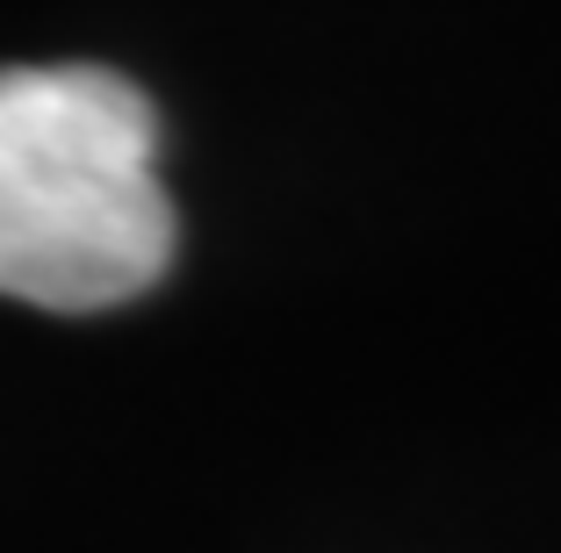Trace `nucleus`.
I'll return each instance as SVG.
<instances>
[{"label":"nucleus","instance_id":"f257e3e1","mask_svg":"<svg viewBox=\"0 0 561 553\" xmlns=\"http://www.w3.org/2000/svg\"><path fill=\"white\" fill-rule=\"evenodd\" d=\"M159 108L108 66H0V295L116 310L173 266Z\"/></svg>","mask_w":561,"mask_h":553}]
</instances>
